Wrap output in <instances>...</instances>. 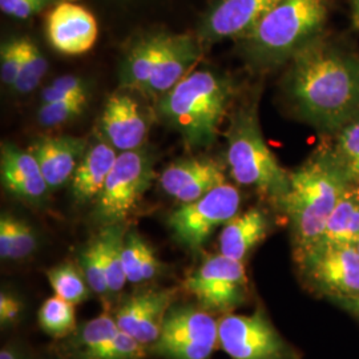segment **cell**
Masks as SVG:
<instances>
[{
	"instance_id": "cell-1",
	"label": "cell",
	"mask_w": 359,
	"mask_h": 359,
	"mask_svg": "<svg viewBox=\"0 0 359 359\" xmlns=\"http://www.w3.org/2000/svg\"><path fill=\"white\" fill-rule=\"evenodd\" d=\"M290 62L286 90L304 120L338 132L359 118L358 56L318 36Z\"/></svg>"
},
{
	"instance_id": "cell-2",
	"label": "cell",
	"mask_w": 359,
	"mask_h": 359,
	"mask_svg": "<svg viewBox=\"0 0 359 359\" xmlns=\"http://www.w3.org/2000/svg\"><path fill=\"white\" fill-rule=\"evenodd\" d=\"M350 184L329 148L289 175V191L280 206L290 219L295 258L320 241L327 219Z\"/></svg>"
},
{
	"instance_id": "cell-3",
	"label": "cell",
	"mask_w": 359,
	"mask_h": 359,
	"mask_svg": "<svg viewBox=\"0 0 359 359\" xmlns=\"http://www.w3.org/2000/svg\"><path fill=\"white\" fill-rule=\"evenodd\" d=\"M203 50L194 34L165 29L145 32L129 48L120 84L126 90L160 99L192 72Z\"/></svg>"
},
{
	"instance_id": "cell-4",
	"label": "cell",
	"mask_w": 359,
	"mask_h": 359,
	"mask_svg": "<svg viewBox=\"0 0 359 359\" xmlns=\"http://www.w3.org/2000/svg\"><path fill=\"white\" fill-rule=\"evenodd\" d=\"M231 84L210 69H196L163 95L157 114L191 148H208L217 137L231 103Z\"/></svg>"
},
{
	"instance_id": "cell-5",
	"label": "cell",
	"mask_w": 359,
	"mask_h": 359,
	"mask_svg": "<svg viewBox=\"0 0 359 359\" xmlns=\"http://www.w3.org/2000/svg\"><path fill=\"white\" fill-rule=\"evenodd\" d=\"M332 0H280L244 38L245 56L257 65L271 67L292 59L321 36Z\"/></svg>"
},
{
	"instance_id": "cell-6",
	"label": "cell",
	"mask_w": 359,
	"mask_h": 359,
	"mask_svg": "<svg viewBox=\"0 0 359 359\" xmlns=\"http://www.w3.org/2000/svg\"><path fill=\"white\" fill-rule=\"evenodd\" d=\"M226 139L231 177L280 205L289 191L290 173L280 165L265 142L255 105H246L234 112Z\"/></svg>"
},
{
	"instance_id": "cell-7",
	"label": "cell",
	"mask_w": 359,
	"mask_h": 359,
	"mask_svg": "<svg viewBox=\"0 0 359 359\" xmlns=\"http://www.w3.org/2000/svg\"><path fill=\"white\" fill-rule=\"evenodd\" d=\"M154 177L152 154L144 148L120 152L96 198L95 218L103 226L123 224L139 205Z\"/></svg>"
},
{
	"instance_id": "cell-8",
	"label": "cell",
	"mask_w": 359,
	"mask_h": 359,
	"mask_svg": "<svg viewBox=\"0 0 359 359\" xmlns=\"http://www.w3.org/2000/svg\"><path fill=\"white\" fill-rule=\"evenodd\" d=\"M240 205L238 189L224 182L198 200L181 204L168 218V226L180 245L197 252L216 228L238 215Z\"/></svg>"
},
{
	"instance_id": "cell-9",
	"label": "cell",
	"mask_w": 359,
	"mask_h": 359,
	"mask_svg": "<svg viewBox=\"0 0 359 359\" xmlns=\"http://www.w3.org/2000/svg\"><path fill=\"white\" fill-rule=\"evenodd\" d=\"M218 345V322L203 309L170 306L151 351L167 359H210Z\"/></svg>"
},
{
	"instance_id": "cell-10",
	"label": "cell",
	"mask_w": 359,
	"mask_h": 359,
	"mask_svg": "<svg viewBox=\"0 0 359 359\" xmlns=\"http://www.w3.org/2000/svg\"><path fill=\"white\" fill-rule=\"evenodd\" d=\"M316 290L344 302L359 295V253L354 245L318 244L295 258Z\"/></svg>"
},
{
	"instance_id": "cell-11",
	"label": "cell",
	"mask_w": 359,
	"mask_h": 359,
	"mask_svg": "<svg viewBox=\"0 0 359 359\" xmlns=\"http://www.w3.org/2000/svg\"><path fill=\"white\" fill-rule=\"evenodd\" d=\"M184 286L196 298L200 309L208 313H231L241 306L248 297L244 262L221 253L209 257L185 280Z\"/></svg>"
},
{
	"instance_id": "cell-12",
	"label": "cell",
	"mask_w": 359,
	"mask_h": 359,
	"mask_svg": "<svg viewBox=\"0 0 359 359\" xmlns=\"http://www.w3.org/2000/svg\"><path fill=\"white\" fill-rule=\"evenodd\" d=\"M218 345L231 359H294L261 309L252 316L226 314L218 322Z\"/></svg>"
},
{
	"instance_id": "cell-13",
	"label": "cell",
	"mask_w": 359,
	"mask_h": 359,
	"mask_svg": "<svg viewBox=\"0 0 359 359\" xmlns=\"http://www.w3.org/2000/svg\"><path fill=\"white\" fill-rule=\"evenodd\" d=\"M280 0H213L196 27V38L206 47L222 40H240Z\"/></svg>"
},
{
	"instance_id": "cell-14",
	"label": "cell",
	"mask_w": 359,
	"mask_h": 359,
	"mask_svg": "<svg viewBox=\"0 0 359 359\" xmlns=\"http://www.w3.org/2000/svg\"><path fill=\"white\" fill-rule=\"evenodd\" d=\"M46 34L53 50L63 55L90 51L99 36L95 13L75 0H60L50 10Z\"/></svg>"
},
{
	"instance_id": "cell-15",
	"label": "cell",
	"mask_w": 359,
	"mask_h": 359,
	"mask_svg": "<svg viewBox=\"0 0 359 359\" xmlns=\"http://www.w3.org/2000/svg\"><path fill=\"white\" fill-rule=\"evenodd\" d=\"M175 295V289L144 290L139 294L130 295L116 311L118 329L147 346L152 345L161 334L163 323Z\"/></svg>"
},
{
	"instance_id": "cell-16",
	"label": "cell",
	"mask_w": 359,
	"mask_h": 359,
	"mask_svg": "<svg viewBox=\"0 0 359 359\" xmlns=\"http://www.w3.org/2000/svg\"><path fill=\"white\" fill-rule=\"evenodd\" d=\"M226 182L224 168L208 157L184 158L161 173L160 187L181 204H188Z\"/></svg>"
},
{
	"instance_id": "cell-17",
	"label": "cell",
	"mask_w": 359,
	"mask_h": 359,
	"mask_svg": "<svg viewBox=\"0 0 359 359\" xmlns=\"http://www.w3.org/2000/svg\"><path fill=\"white\" fill-rule=\"evenodd\" d=\"M100 128L102 137L120 154L142 148L148 135L149 121L132 96L116 93L104 107Z\"/></svg>"
},
{
	"instance_id": "cell-18",
	"label": "cell",
	"mask_w": 359,
	"mask_h": 359,
	"mask_svg": "<svg viewBox=\"0 0 359 359\" xmlns=\"http://www.w3.org/2000/svg\"><path fill=\"white\" fill-rule=\"evenodd\" d=\"M88 149V142L72 136H46L32 142L29 152L38 160L50 189L72 180L77 165Z\"/></svg>"
},
{
	"instance_id": "cell-19",
	"label": "cell",
	"mask_w": 359,
	"mask_h": 359,
	"mask_svg": "<svg viewBox=\"0 0 359 359\" xmlns=\"http://www.w3.org/2000/svg\"><path fill=\"white\" fill-rule=\"evenodd\" d=\"M0 175L8 192L32 204H39L50 189L36 157L10 142L1 145Z\"/></svg>"
},
{
	"instance_id": "cell-20",
	"label": "cell",
	"mask_w": 359,
	"mask_h": 359,
	"mask_svg": "<svg viewBox=\"0 0 359 359\" xmlns=\"http://www.w3.org/2000/svg\"><path fill=\"white\" fill-rule=\"evenodd\" d=\"M117 151L104 137L88 145L72 177V194L80 204L96 201L117 160Z\"/></svg>"
},
{
	"instance_id": "cell-21",
	"label": "cell",
	"mask_w": 359,
	"mask_h": 359,
	"mask_svg": "<svg viewBox=\"0 0 359 359\" xmlns=\"http://www.w3.org/2000/svg\"><path fill=\"white\" fill-rule=\"evenodd\" d=\"M269 233V219L259 209L238 213L226 222L219 234V253L234 261L245 258Z\"/></svg>"
},
{
	"instance_id": "cell-22",
	"label": "cell",
	"mask_w": 359,
	"mask_h": 359,
	"mask_svg": "<svg viewBox=\"0 0 359 359\" xmlns=\"http://www.w3.org/2000/svg\"><path fill=\"white\" fill-rule=\"evenodd\" d=\"M359 243V185L350 184L326 222L318 244L354 245ZM314 245V246H316Z\"/></svg>"
},
{
	"instance_id": "cell-23",
	"label": "cell",
	"mask_w": 359,
	"mask_h": 359,
	"mask_svg": "<svg viewBox=\"0 0 359 359\" xmlns=\"http://www.w3.org/2000/svg\"><path fill=\"white\" fill-rule=\"evenodd\" d=\"M97 237L102 244V256L109 293L116 294L128 283L123 266L126 231L123 228V224L108 225L104 226Z\"/></svg>"
},
{
	"instance_id": "cell-24",
	"label": "cell",
	"mask_w": 359,
	"mask_h": 359,
	"mask_svg": "<svg viewBox=\"0 0 359 359\" xmlns=\"http://www.w3.org/2000/svg\"><path fill=\"white\" fill-rule=\"evenodd\" d=\"M118 332L115 317L108 313L86 322L74 337V348L79 354V359H90Z\"/></svg>"
},
{
	"instance_id": "cell-25",
	"label": "cell",
	"mask_w": 359,
	"mask_h": 359,
	"mask_svg": "<svg viewBox=\"0 0 359 359\" xmlns=\"http://www.w3.org/2000/svg\"><path fill=\"white\" fill-rule=\"evenodd\" d=\"M20 40V71L13 90L20 95L31 93L39 86L48 69V63L34 40L22 36Z\"/></svg>"
},
{
	"instance_id": "cell-26",
	"label": "cell",
	"mask_w": 359,
	"mask_h": 359,
	"mask_svg": "<svg viewBox=\"0 0 359 359\" xmlns=\"http://www.w3.org/2000/svg\"><path fill=\"white\" fill-rule=\"evenodd\" d=\"M38 321L43 332L55 338H63L76 327L75 309L72 304L55 295L40 306Z\"/></svg>"
},
{
	"instance_id": "cell-27",
	"label": "cell",
	"mask_w": 359,
	"mask_h": 359,
	"mask_svg": "<svg viewBox=\"0 0 359 359\" xmlns=\"http://www.w3.org/2000/svg\"><path fill=\"white\" fill-rule=\"evenodd\" d=\"M55 295L63 298L67 302L77 305L88 299V283L81 270L72 264H63L47 271Z\"/></svg>"
},
{
	"instance_id": "cell-28",
	"label": "cell",
	"mask_w": 359,
	"mask_h": 359,
	"mask_svg": "<svg viewBox=\"0 0 359 359\" xmlns=\"http://www.w3.org/2000/svg\"><path fill=\"white\" fill-rule=\"evenodd\" d=\"M333 154L350 182L359 185V118L338 130Z\"/></svg>"
},
{
	"instance_id": "cell-29",
	"label": "cell",
	"mask_w": 359,
	"mask_h": 359,
	"mask_svg": "<svg viewBox=\"0 0 359 359\" xmlns=\"http://www.w3.org/2000/svg\"><path fill=\"white\" fill-rule=\"evenodd\" d=\"M79 264L93 293L100 297L111 294L104 269L102 244L97 236L84 249H81L79 253Z\"/></svg>"
},
{
	"instance_id": "cell-30",
	"label": "cell",
	"mask_w": 359,
	"mask_h": 359,
	"mask_svg": "<svg viewBox=\"0 0 359 359\" xmlns=\"http://www.w3.org/2000/svg\"><path fill=\"white\" fill-rule=\"evenodd\" d=\"M86 104L87 96L44 103L39 109V123L46 128H55L63 126L65 123L74 120L80 114H83Z\"/></svg>"
},
{
	"instance_id": "cell-31",
	"label": "cell",
	"mask_w": 359,
	"mask_h": 359,
	"mask_svg": "<svg viewBox=\"0 0 359 359\" xmlns=\"http://www.w3.org/2000/svg\"><path fill=\"white\" fill-rule=\"evenodd\" d=\"M145 355L147 345L139 342L135 337L120 330L90 359H144Z\"/></svg>"
},
{
	"instance_id": "cell-32",
	"label": "cell",
	"mask_w": 359,
	"mask_h": 359,
	"mask_svg": "<svg viewBox=\"0 0 359 359\" xmlns=\"http://www.w3.org/2000/svg\"><path fill=\"white\" fill-rule=\"evenodd\" d=\"M149 248L151 245L136 231H129L126 236V243L123 248V266L128 283H142V264Z\"/></svg>"
},
{
	"instance_id": "cell-33",
	"label": "cell",
	"mask_w": 359,
	"mask_h": 359,
	"mask_svg": "<svg viewBox=\"0 0 359 359\" xmlns=\"http://www.w3.org/2000/svg\"><path fill=\"white\" fill-rule=\"evenodd\" d=\"M20 40L11 38L6 40L0 48V79L3 84L13 87L20 71Z\"/></svg>"
},
{
	"instance_id": "cell-34",
	"label": "cell",
	"mask_w": 359,
	"mask_h": 359,
	"mask_svg": "<svg viewBox=\"0 0 359 359\" xmlns=\"http://www.w3.org/2000/svg\"><path fill=\"white\" fill-rule=\"evenodd\" d=\"M79 96H87V88L84 81L74 75H65L55 79L51 86L46 87L41 93V99L44 103Z\"/></svg>"
},
{
	"instance_id": "cell-35",
	"label": "cell",
	"mask_w": 359,
	"mask_h": 359,
	"mask_svg": "<svg viewBox=\"0 0 359 359\" xmlns=\"http://www.w3.org/2000/svg\"><path fill=\"white\" fill-rule=\"evenodd\" d=\"M60 0H0L1 13L16 20H27L46 10H51Z\"/></svg>"
},
{
	"instance_id": "cell-36",
	"label": "cell",
	"mask_w": 359,
	"mask_h": 359,
	"mask_svg": "<svg viewBox=\"0 0 359 359\" xmlns=\"http://www.w3.org/2000/svg\"><path fill=\"white\" fill-rule=\"evenodd\" d=\"M38 246V238L34 228L23 219L15 218L13 244L10 259H25L31 256Z\"/></svg>"
},
{
	"instance_id": "cell-37",
	"label": "cell",
	"mask_w": 359,
	"mask_h": 359,
	"mask_svg": "<svg viewBox=\"0 0 359 359\" xmlns=\"http://www.w3.org/2000/svg\"><path fill=\"white\" fill-rule=\"evenodd\" d=\"M22 302L10 293L0 294V323L3 327L15 325L22 316Z\"/></svg>"
},
{
	"instance_id": "cell-38",
	"label": "cell",
	"mask_w": 359,
	"mask_h": 359,
	"mask_svg": "<svg viewBox=\"0 0 359 359\" xmlns=\"http://www.w3.org/2000/svg\"><path fill=\"white\" fill-rule=\"evenodd\" d=\"M13 222L15 217L3 215L0 218V257L1 259H10L13 252Z\"/></svg>"
},
{
	"instance_id": "cell-39",
	"label": "cell",
	"mask_w": 359,
	"mask_h": 359,
	"mask_svg": "<svg viewBox=\"0 0 359 359\" xmlns=\"http://www.w3.org/2000/svg\"><path fill=\"white\" fill-rule=\"evenodd\" d=\"M341 304H342L348 311H351L354 316H357L359 318V295L358 297L346 299V301H344V302H341Z\"/></svg>"
},
{
	"instance_id": "cell-40",
	"label": "cell",
	"mask_w": 359,
	"mask_h": 359,
	"mask_svg": "<svg viewBox=\"0 0 359 359\" xmlns=\"http://www.w3.org/2000/svg\"><path fill=\"white\" fill-rule=\"evenodd\" d=\"M351 22L355 29H359V0H351Z\"/></svg>"
},
{
	"instance_id": "cell-41",
	"label": "cell",
	"mask_w": 359,
	"mask_h": 359,
	"mask_svg": "<svg viewBox=\"0 0 359 359\" xmlns=\"http://www.w3.org/2000/svg\"><path fill=\"white\" fill-rule=\"evenodd\" d=\"M0 359H22L19 357V354L13 350V348H10V347H4L1 351H0Z\"/></svg>"
},
{
	"instance_id": "cell-42",
	"label": "cell",
	"mask_w": 359,
	"mask_h": 359,
	"mask_svg": "<svg viewBox=\"0 0 359 359\" xmlns=\"http://www.w3.org/2000/svg\"><path fill=\"white\" fill-rule=\"evenodd\" d=\"M109 1L118 3V4H121V6H133V4H136V3H147V1H149V0H109Z\"/></svg>"
},
{
	"instance_id": "cell-43",
	"label": "cell",
	"mask_w": 359,
	"mask_h": 359,
	"mask_svg": "<svg viewBox=\"0 0 359 359\" xmlns=\"http://www.w3.org/2000/svg\"><path fill=\"white\" fill-rule=\"evenodd\" d=\"M357 249H358V253H359V243L357 244Z\"/></svg>"
}]
</instances>
